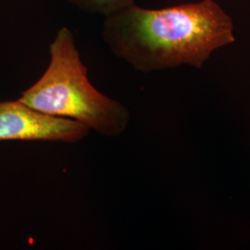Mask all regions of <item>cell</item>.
<instances>
[{"mask_svg":"<svg viewBox=\"0 0 250 250\" xmlns=\"http://www.w3.org/2000/svg\"><path fill=\"white\" fill-rule=\"evenodd\" d=\"M102 36L112 53L143 72L199 69L235 41L232 18L215 0L154 9L134 4L106 16Z\"/></svg>","mask_w":250,"mask_h":250,"instance_id":"obj_1","label":"cell"},{"mask_svg":"<svg viewBox=\"0 0 250 250\" xmlns=\"http://www.w3.org/2000/svg\"><path fill=\"white\" fill-rule=\"evenodd\" d=\"M49 54L45 72L21 94L19 101L46 115L81 123L106 137L124 134L131 120L130 110L91 83L69 28L58 31Z\"/></svg>","mask_w":250,"mask_h":250,"instance_id":"obj_2","label":"cell"},{"mask_svg":"<svg viewBox=\"0 0 250 250\" xmlns=\"http://www.w3.org/2000/svg\"><path fill=\"white\" fill-rule=\"evenodd\" d=\"M85 125L49 116L19 101L0 102V141H49L74 144L89 134Z\"/></svg>","mask_w":250,"mask_h":250,"instance_id":"obj_3","label":"cell"},{"mask_svg":"<svg viewBox=\"0 0 250 250\" xmlns=\"http://www.w3.org/2000/svg\"><path fill=\"white\" fill-rule=\"evenodd\" d=\"M77 9L108 16L135 4V0H66Z\"/></svg>","mask_w":250,"mask_h":250,"instance_id":"obj_4","label":"cell"}]
</instances>
